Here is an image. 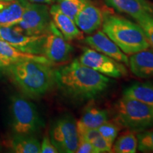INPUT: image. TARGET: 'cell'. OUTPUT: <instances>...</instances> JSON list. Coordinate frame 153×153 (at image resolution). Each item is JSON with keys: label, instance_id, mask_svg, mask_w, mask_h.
Here are the masks:
<instances>
[{"label": "cell", "instance_id": "5", "mask_svg": "<svg viewBox=\"0 0 153 153\" xmlns=\"http://www.w3.org/2000/svg\"><path fill=\"white\" fill-rule=\"evenodd\" d=\"M10 114L11 128L15 135H34L43 127V120L35 104L24 96H11Z\"/></svg>", "mask_w": 153, "mask_h": 153}, {"label": "cell", "instance_id": "24", "mask_svg": "<svg viewBox=\"0 0 153 153\" xmlns=\"http://www.w3.org/2000/svg\"><path fill=\"white\" fill-rule=\"evenodd\" d=\"M135 20L143 28L149 44L153 48V16L150 14H144L137 16Z\"/></svg>", "mask_w": 153, "mask_h": 153}, {"label": "cell", "instance_id": "21", "mask_svg": "<svg viewBox=\"0 0 153 153\" xmlns=\"http://www.w3.org/2000/svg\"><path fill=\"white\" fill-rule=\"evenodd\" d=\"M113 145V152L116 153H135L137 149V135L133 131L129 130L116 139Z\"/></svg>", "mask_w": 153, "mask_h": 153}, {"label": "cell", "instance_id": "28", "mask_svg": "<svg viewBox=\"0 0 153 153\" xmlns=\"http://www.w3.org/2000/svg\"><path fill=\"white\" fill-rule=\"evenodd\" d=\"M76 153H97L91 142L79 138V144L76 151Z\"/></svg>", "mask_w": 153, "mask_h": 153}, {"label": "cell", "instance_id": "20", "mask_svg": "<svg viewBox=\"0 0 153 153\" xmlns=\"http://www.w3.org/2000/svg\"><path fill=\"white\" fill-rule=\"evenodd\" d=\"M123 96L153 107V83L150 82L142 83L137 82L126 88Z\"/></svg>", "mask_w": 153, "mask_h": 153}, {"label": "cell", "instance_id": "22", "mask_svg": "<svg viewBox=\"0 0 153 153\" xmlns=\"http://www.w3.org/2000/svg\"><path fill=\"white\" fill-rule=\"evenodd\" d=\"M91 0H57V5L65 14L74 20L79 11Z\"/></svg>", "mask_w": 153, "mask_h": 153}, {"label": "cell", "instance_id": "27", "mask_svg": "<svg viewBox=\"0 0 153 153\" xmlns=\"http://www.w3.org/2000/svg\"><path fill=\"white\" fill-rule=\"evenodd\" d=\"M41 153H57L58 151L51 142L49 135H45L43 137L42 143H41Z\"/></svg>", "mask_w": 153, "mask_h": 153}, {"label": "cell", "instance_id": "14", "mask_svg": "<svg viewBox=\"0 0 153 153\" xmlns=\"http://www.w3.org/2000/svg\"><path fill=\"white\" fill-rule=\"evenodd\" d=\"M130 70L134 75L147 79L153 76V48L133 53L128 58Z\"/></svg>", "mask_w": 153, "mask_h": 153}, {"label": "cell", "instance_id": "3", "mask_svg": "<svg viewBox=\"0 0 153 153\" xmlns=\"http://www.w3.org/2000/svg\"><path fill=\"white\" fill-rule=\"evenodd\" d=\"M103 32L126 54H133L150 47L143 28L124 17L104 14Z\"/></svg>", "mask_w": 153, "mask_h": 153}, {"label": "cell", "instance_id": "11", "mask_svg": "<svg viewBox=\"0 0 153 153\" xmlns=\"http://www.w3.org/2000/svg\"><path fill=\"white\" fill-rule=\"evenodd\" d=\"M85 42L91 48L114 59L117 62L128 65V57L103 31L97 30L85 38Z\"/></svg>", "mask_w": 153, "mask_h": 153}, {"label": "cell", "instance_id": "29", "mask_svg": "<svg viewBox=\"0 0 153 153\" xmlns=\"http://www.w3.org/2000/svg\"><path fill=\"white\" fill-rule=\"evenodd\" d=\"M12 62L0 54V74L5 73Z\"/></svg>", "mask_w": 153, "mask_h": 153}, {"label": "cell", "instance_id": "2", "mask_svg": "<svg viewBox=\"0 0 153 153\" xmlns=\"http://www.w3.org/2000/svg\"><path fill=\"white\" fill-rule=\"evenodd\" d=\"M52 65L32 60L19 61L12 63L7 73L25 96L38 99L55 85V70Z\"/></svg>", "mask_w": 153, "mask_h": 153}, {"label": "cell", "instance_id": "18", "mask_svg": "<svg viewBox=\"0 0 153 153\" xmlns=\"http://www.w3.org/2000/svg\"><path fill=\"white\" fill-rule=\"evenodd\" d=\"M5 145L11 152L15 153L41 152V143L34 135H12L5 142Z\"/></svg>", "mask_w": 153, "mask_h": 153}, {"label": "cell", "instance_id": "10", "mask_svg": "<svg viewBox=\"0 0 153 153\" xmlns=\"http://www.w3.org/2000/svg\"><path fill=\"white\" fill-rule=\"evenodd\" d=\"M45 38V34L28 36L19 31L14 26L0 27V40L25 53L43 55Z\"/></svg>", "mask_w": 153, "mask_h": 153}, {"label": "cell", "instance_id": "8", "mask_svg": "<svg viewBox=\"0 0 153 153\" xmlns=\"http://www.w3.org/2000/svg\"><path fill=\"white\" fill-rule=\"evenodd\" d=\"M78 60L85 65L106 76L120 78L128 74L123 63L117 62L94 49L85 48Z\"/></svg>", "mask_w": 153, "mask_h": 153}, {"label": "cell", "instance_id": "4", "mask_svg": "<svg viewBox=\"0 0 153 153\" xmlns=\"http://www.w3.org/2000/svg\"><path fill=\"white\" fill-rule=\"evenodd\" d=\"M115 121L118 126L133 131L153 127V107L123 96L114 105Z\"/></svg>", "mask_w": 153, "mask_h": 153}, {"label": "cell", "instance_id": "13", "mask_svg": "<svg viewBox=\"0 0 153 153\" xmlns=\"http://www.w3.org/2000/svg\"><path fill=\"white\" fill-rule=\"evenodd\" d=\"M50 14L53 22L68 41L79 39L82 33L73 19L65 14L57 4H54L50 9Z\"/></svg>", "mask_w": 153, "mask_h": 153}, {"label": "cell", "instance_id": "19", "mask_svg": "<svg viewBox=\"0 0 153 153\" xmlns=\"http://www.w3.org/2000/svg\"><path fill=\"white\" fill-rule=\"evenodd\" d=\"M0 54L8 59L9 60H10L12 63L19 62V61L32 60L38 61V62L48 63V64H53L44 55L23 52L1 40H0Z\"/></svg>", "mask_w": 153, "mask_h": 153}, {"label": "cell", "instance_id": "16", "mask_svg": "<svg viewBox=\"0 0 153 153\" xmlns=\"http://www.w3.org/2000/svg\"><path fill=\"white\" fill-rule=\"evenodd\" d=\"M28 0L7 1L0 9V27H11L20 22Z\"/></svg>", "mask_w": 153, "mask_h": 153}, {"label": "cell", "instance_id": "6", "mask_svg": "<svg viewBox=\"0 0 153 153\" xmlns=\"http://www.w3.org/2000/svg\"><path fill=\"white\" fill-rule=\"evenodd\" d=\"M49 137L58 152H76L79 135L75 119L71 115H64L57 118L51 126Z\"/></svg>", "mask_w": 153, "mask_h": 153}, {"label": "cell", "instance_id": "15", "mask_svg": "<svg viewBox=\"0 0 153 153\" xmlns=\"http://www.w3.org/2000/svg\"><path fill=\"white\" fill-rule=\"evenodd\" d=\"M106 1L116 10L128 14L134 19L144 14L153 16V4L147 0H106Z\"/></svg>", "mask_w": 153, "mask_h": 153}, {"label": "cell", "instance_id": "25", "mask_svg": "<svg viewBox=\"0 0 153 153\" xmlns=\"http://www.w3.org/2000/svg\"><path fill=\"white\" fill-rule=\"evenodd\" d=\"M97 129H98L101 137H103L110 143L114 145V143L117 137L118 131H119V128L117 125L107 120L106 122L99 126Z\"/></svg>", "mask_w": 153, "mask_h": 153}, {"label": "cell", "instance_id": "32", "mask_svg": "<svg viewBox=\"0 0 153 153\" xmlns=\"http://www.w3.org/2000/svg\"><path fill=\"white\" fill-rule=\"evenodd\" d=\"M0 1H12V0H0Z\"/></svg>", "mask_w": 153, "mask_h": 153}, {"label": "cell", "instance_id": "31", "mask_svg": "<svg viewBox=\"0 0 153 153\" xmlns=\"http://www.w3.org/2000/svg\"><path fill=\"white\" fill-rule=\"evenodd\" d=\"M7 1H0V9H1Z\"/></svg>", "mask_w": 153, "mask_h": 153}, {"label": "cell", "instance_id": "7", "mask_svg": "<svg viewBox=\"0 0 153 153\" xmlns=\"http://www.w3.org/2000/svg\"><path fill=\"white\" fill-rule=\"evenodd\" d=\"M52 22L48 6L28 1L22 19L14 27L26 35L40 36L47 33Z\"/></svg>", "mask_w": 153, "mask_h": 153}, {"label": "cell", "instance_id": "9", "mask_svg": "<svg viewBox=\"0 0 153 153\" xmlns=\"http://www.w3.org/2000/svg\"><path fill=\"white\" fill-rule=\"evenodd\" d=\"M73 47L68 43L54 23L51 22L45 33L43 47V55L53 63H62L70 58Z\"/></svg>", "mask_w": 153, "mask_h": 153}, {"label": "cell", "instance_id": "23", "mask_svg": "<svg viewBox=\"0 0 153 153\" xmlns=\"http://www.w3.org/2000/svg\"><path fill=\"white\" fill-rule=\"evenodd\" d=\"M136 135L138 150L142 152L153 153V130L140 131Z\"/></svg>", "mask_w": 153, "mask_h": 153}, {"label": "cell", "instance_id": "12", "mask_svg": "<svg viewBox=\"0 0 153 153\" xmlns=\"http://www.w3.org/2000/svg\"><path fill=\"white\" fill-rule=\"evenodd\" d=\"M104 14L91 1L86 4L74 18L77 27L84 33L92 34L102 26Z\"/></svg>", "mask_w": 153, "mask_h": 153}, {"label": "cell", "instance_id": "30", "mask_svg": "<svg viewBox=\"0 0 153 153\" xmlns=\"http://www.w3.org/2000/svg\"><path fill=\"white\" fill-rule=\"evenodd\" d=\"M30 2L43 4H50L54 3L57 0H28Z\"/></svg>", "mask_w": 153, "mask_h": 153}, {"label": "cell", "instance_id": "1", "mask_svg": "<svg viewBox=\"0 0 153 153\" xmlns=\"http://www.w3.org/2000/svg\"><path fill=\"white\" fill-rule=\"evenodd\" d=\"M111 82L78 59L55 70V85L65 97L75 101L97 98L108 89Z\"/></svg>", "mask_w": 153, "mask_h": 153}, {"label": "cell", "instance_id": "26", "mask_svg": "<svg viewBox=\"0 0 153 153\" xmlns=\"http://www.w3.org/2000/svg\"><path fill=\"white\" fill-rule=\"evenodd\" d=\"M91 144L97 151V153L103 152H112L113 145L108 140L99 135L91 141Z\"/></svg>", "mask_w": 153, "mask_h": 153}, {"label": "cell", "instance_id": "17", "mask_svg": "<svg viewBox=\"0 0 153 153\" xmlns=\"http://www.w3.org/2000/svg\"><path fill=\"white\" fill-rule=\"evenodd\" d=\"M108 114L106 110L94 105L86 107L80 119L76 122L77 132L89 128H98L108 120Z\"/></svg>", "mask_w": 153, "mask_h": 153}]
</instances>
